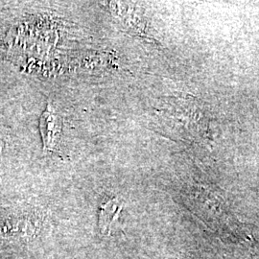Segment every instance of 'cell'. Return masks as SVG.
<instances>
[{"label":"cell","instance_id":"6da1fadb","mask_svg":"<svg viewBox=\"0 0 259 259\" xmlns=\"http://www.w3.org/2000/svg\"><path fill=\"white\" fill-rule=\"evenodd\" d=\"M62 130V121L58 112L51 105L47 106L40 118V132L44 142V150H53L55 148Z\"/></svg>","mask_w":259,"mask_h":259},{"label":"cell","instance_id":"7a4b0ae2","mask_svg":"<svg viewBox=\"0 0 259 259\" xmlns=\"http://www.w3.org/2000/svg\"><path fill=\"white\" fill-rule=\"evenodd\" d=\"M122 206L117 200H111L103 205L100 214V228L103 233H111V227L119 218Z\"/></svg>","mask_w":259,"mask_h":259}]
</instances>
